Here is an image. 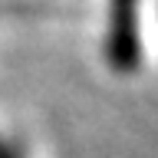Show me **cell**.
<instances>
[{
  "label": "cell",
  "instance_id": "1",
  "mask_svg": "<svg viewBox=\"0 0 158 158\" xmlns=\"http://www.w3.org/2000/svg\"><path fill=\"white\" fill-rule=\"evenodd\" d=\"M109 59L132 69L138 59V0H112L109 7Z\"/></svg>",
  "mask_w": 158,
  "mask_h": 158
},
{
  "label": "cell",
  "instance_id": "2",
  "mask_svg": "<svg viewBox=\"0 0 158 158\" xmlns=\"http://www.w3.org/2000/svg\"><path fill=\"white\" fill-rule=\"evenodd\" d=\"M0 158H3V155H0Z\"/></svg>",
  "mask_w": 158,
  "mask_h": 158
}]
</instances>
